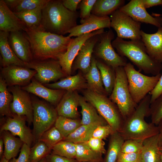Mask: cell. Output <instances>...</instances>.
I'll list each match as a JSON object with an SVG mask.
<instances>
[{
	"mask_svg": "<svg viewBox=\"0 0 162 162\" xmlns=\"http://www.w3.org/2000/svg\"><path fill=\"white\" fill-rule=\"evenodd\" d=\"M78 13L65 8L62 0H49L42 10L41 26L45 31L60 35L77 25Z\"/></svg>",
	"mask_w": 162,
	"mask_h": 162,
	"instance_id": "cell-3",
	"label": "cell"
},
{
	"mask_svg": "<svg viewBox=\"0 0 162 162\" xmlns=\"http://www.w3.org/2000/svg\"><path fill=\"white\" fill-rule=\"evenodd\" d=\"M160 155H161V162H162V151H160Z\"/></svg>",
	"mask_w": 162,
	"mask_h": 162,
	"instance_id": "cell-57",
	"label": "cell"
},
{
	"mask_svg": "<svg viewBox=\"0 0 162 162\" xmlns=\"http://www.w3.org/2000/svg\"><path fill=\"white\" fill-rule=\"evenodd\" d=\"M26 67L36 71L35 79L42 84L49 83L67 75L62 70L59 61L54 59L33 60L26 63Z\"/></svg>",
	"mask_w": 162,
	"mask_h": 162,
	"instance_id": "cell-10",
	"label": "cell"
},
{
	"mask_svg": "<svg viewBox=\"0 0 162 162\" xmlns=\"http://www.w3.org/2000/svg\"><path fill=\"white\" fill-rule=\"evenodd\" d=\"M151 96L147 94L138 104L134 111L124 120L118 131L124 140H134L141 142L159 134L158 126L148 123L146 117L150 116Z\"/></svg>",
	"mask_w": 162,
	"mask_h": 162,
	"instance_id": "cell-2",
	"label": "cell"
},
{
	"mask_svg": "<svg viewBox=\"0 0 162 162\" xmlns=\"http://www.w3.org/2000/svg\"><path fill=\"white\" fill-rule=\"evenodd\" d=\"M151 122L158 126L162 120V94L150 105Z\"/></svg>",
	"mask_w": 162,
	"mask_h": 162,
	"instance_id": "cell-42",
	"label": "cell"
},
{
	"mask_svg": "<svg viewBox=\"0 0 162 162\" xmlns=\"http://www.w3.org/2000/svg\"><path fill=\"white\" fill-rule=\"evenodd\" d=\"M81 24L77 25L69 32L70 37H78L104 28H110L111 20L108 16L100 17L93 14L87 18L80 20Z\"/></svg>",
	"mask_w": 162,
	"mask_h": 162,
	"instance_id": "cell-17",
	"label": "cell"
},
{
	"mask_svg": "<svg viewBox=\"0 0 162 162\" xmlns=\"http://www.w3.org/2000/svg\"><path fill=\"white\" fill-rule=\"evenodd\" d=\"M81 125L79 120L58 116L54 126L60 131L64 139Z\"/></svg>",
	"mask_w": 162,
	"mask_h": 162,
	"instance_id": "cell-38",
	"label": "cell"
},
{
	"mask_svg": "<svg viewBox=\"0 0 162 162\" xmlns=\"http://www.w3.org/2000/svg\"><path fill=\"white\" fill-rule=\"evenodd\" d=\"M159 129V146L160 147L162 146V120L158 125Z\"/></svg>",
	"mask_w": 162,
	"mask_h": 162,
	"instance_id": "cell-53",
	"label": "cell"
},
{
	"mask_svg": "<svg viewBox=\"0 0 162 162\" xmlns=\"http://www.w3.org/2000/svg\"><path fill=\"white\" fill-rule=\"evenodd\" d=\"M4 143L3 139L1 137L0 139V157L1 158L3 155L4 151H3Z\"/></svg>",
	"mask_w": 162,
	"mask_h": 162,
	"instance_id": "cell-54",
	"label": "cell"
},
{
	"mask_svg": "<svg viewBox=\"0 0 162 162\" xmlns=\"http://www.w3.org/2000/svg\"><path fill=\"white\" fill-rule=\"evenodd\" d=\"M33 109V134L36 143L43 134L54 124L58 115L56 109L37 98L32 99Z\"/></svg>",
	"mask_w": 162,
	"mask_h": 162,
	"instance_id": "cell-8",
	"label": "cell"
},
{
	"mask_svg": "<svg viewBox=\"0 0 162 162\" xmlns=\"http://www.w3.org/2000/svg\"><path fill=\"white\" fill-rule=\"evenodd\" d=\"M27 27L7 5L0 0V31L10 32L24 31Z\"/></svg>",
	"mask_w": 162,
	"mask_h": 162,
	"instance_id": "cell-22",
	"label": "cell"
},
{
	"mask_svg": "<svg viewBox=\"0 0 162 162\" xmlns=\"http://www.w3.org/2000/svg\"><path fill=\"white\" fill-rule=\"evenodd\" d=\"M7 117L1 127L0 133L9 131L13 135L19 136L24 143L31 147L34 138L31 130L26 125V117L13 114L12 117Z\"/></svg>",
	"mask_w": 162,
	"mask_h": 162,
	"instance_id": "cell-14",
	"label": "cell"
},
{
	"mask_svg": "<svg viewBox=\"0 0 162 162\" xmlns=\"http://www.w3.org/2000/svg\"><path fill=\"white\" fill-rule=\"evenodd\" d=\"M124 68L131 96L134 102L138 104L154 88L161 73L152 76L146 75L136 70L130 62L127 63Z\"/></svg>",
	"mask_w": 162,
	"mask_h": 162,
	"instance_id": "cell-7",
	"label": "cell"
},
{
	"mask_svg": "<svg viewBox=\"0 0 162 162\" xmlns=\"http://www.w3.org/2000/svg\"><path fill=\"white\" fill-rule=\"evenodd\" d=\"M80 97L76 91H67L56 108L58 116L74 119L77 118Z\"/></svg>",
	"mask_w": 162,
	"mask_h": 162,
	"instance_id": "cell-21",
	"label": "cell"
},
{
	"mask_svg": "<svg viewBox=\"0 0 162 162\" xmlns=\"http://www.w3.org/2000/svg\"><path fill=\"white\" fill-rule=\"evenodd\" d=\"M143 142L134 140H124L122 146L121 152L123 153H130L141 151Z\"/></svg>",
	"mask_w": 162,
	"mask_h": 162,
	"instance_id": "cell-43",
	"label": "cell"
},
{
	"mask_svg": "<svg viewBox=\"0 0 162 162\" xmlns=\"http://www.w3.org/2000/svg\"><path fill=\"white\" fill-rule=\"evenodd\" d=\"M30 147L26 144L23 143L18 158H12L8 162H30Z\"/></svg>",
	"mask_w": 162,
	"mask_h": 162,
	"instance_id": "cell-48",
	"label": "cell"
},
{
	"mask_svg": "<svg viewBox=\"0 0 162 162\" xmlns=\"http://www.w3.org/2000/svg\"><path fill=\"white\" fill-rule=\"evenodd\" d=\"M51 149L43 141L39 140L31 148L30 162H38L51 153Z\"/></svg>",
	"mask_w": 162,
	"mask_h": 162,
	"instance_id": "cell-40",
	"label": "cell"
},
{
	"mask_svg": "<svg viewBox=\"0 0 162 162\" xmlns=\"http://www.w3.org/2000/svg\"><path fill=\"white\" fill-rule=\"evenodd\" d=\"M88 89L98 93L107 96L102 79L100 72L97 67L96 60L92 57L91 68L89 71L85 74Z\"/></svg>",
	"mask_w": 162,
	"mask_h": 162,
	"instance_id": "cell-28",
	"label": "cell"
},
{
	"mask_svg": "<svg viewBox=\"0 0 162 162\" xmlns=\"http://www.w3.org/2000/svg\"><path fill=\"white\" fill-rule=\"evenodd\" d=\"M141 35L149 55L162 64V26L153 34H148L141 30Z\"/></svg>",
	"mask_w": 162,
	"mask_h": 162,
	"instance_id": "cell-23",
	"label": "cell"
},
{
	"mask_svg": "<svg viewBox=\"0 0 162 162\" xmlns=\"http://www.w3.org/2000/svg\"><path fill=\"white\" fill-rule=\"evenodd\" d=\"M63 140L60 131L54 126L45 132L39 140L44 142L52 150L55 145Z\"/></svg>",
	"mask_w": 162,
	"mask_h": 162,
	"instance_id": "cell-41",
	"label": "cell"
},
{
	"mask_svg": "<svg viewBox=\"0 0 162 162\" xmlns=\"http://www.w3.org/2000/svg\"><path fill=\"white\" fill-rule=\"evenodd\" d=\"M162 94V72L160 79L153 89L149 93L151 96L150 104Z\"/></svg>",
	"mask_w": 162,
	"mask_h": 162,
	"instance_id": "cell-50",
	"label": "cell"
},
{
	"mask_svg": "<svg viewBox=\"0 0 162 162\" xmlns=\"http://www.w3.org/2000/svg\"><path fill=\"white\" fill-rule=\"evenodd\" d=\"M80 105L81 108V113L82 118L80 120L81 125H90L98 123L101 125L108 124L106 120L99 115L95 108L87 102L83 97L80 96Z\"/></svg>",
	"mask_w": 162,
	"mask_h": 162,
	"instance_id": "cell-27",
	"label": "cell"
},
{
	"mask_svg": "<svg viewBox=\"0 0 162 162\" xmlns=\"http://www.w3.org/2000/svg\"><path fill=\"white\" fill-rule=\"evenodd\" d=\"M124 0H97L95 3L91 14L103 17L108 16L123 6Z\"/></svg>",
	"mask_w": 162,
	"mask_h": 162,
	"instance_id": "cell-31",
	"label": "cell"
},
{
	"mask_svg": "<svg viewBox=\"0 0 162 162\" xmlns=\"http://www.w3.org/2000/svg\"><path fill=\"white\" fill-rule=\"evenodd\" d=\"M44 86L52 89L66 90L67 91L88 89L86 80L80 73L75 75L62 79L59 81L46 84Z\"/></svg>",
	"mask_w": 162,
	"mask_h": 162,
	"instance_id": "cell-25",
	"label": "cell"
},
{
	"mask_svg": "<svg viewBox=\"0 0 162 162\" xmlns=\"http://www.w3.org/2000/svg\"><path fill=\"white\" fill-rule=\"evenodd\" d=\"M115 69L116 80L109 98L116 105L124 120L134 111L138 104L134 102L131 96L124 67H118Z\"/></svg>",
	"mask_w": 162,
	"mask_h": 162,
	"instance_id": "cell-6",
	"label": "cell"
},
{
	"mask_svg": "<svg viewBox=\"0 0 162 162\" xmlns=\"http://www.w3.org/2000/svg\"><path fill=\"white\" fill-rule=\"evenodd\" d=\"M101 125L98 123L87 125H81L63 140L75 143L86 142L92 137L93 132L96 128Z\"/></svg>",
	"mask_w": 162,
	"mask_h": 162,
	"instance_id": "cell-36",
	"label": "cell"
},
{
	"mask_svg": "<svg viewBox=\"0 0 162 162\" xmlns=\"http://www.w3.org/2000/svg\"><path fill=\"white\" fill-rule=\"evenodd\" d=\"M9 160H8L5 158L3 155L2 157L1 158V160H0V162H8Z\"/></svg>",
	"mask_w": 162,
	"mask_h": 162,
	"instance_id": "cell-55",
	"label": "cell"
},
{
	"mask_svg": "<svg viewBox=\"0 0 162 162\" xmlns=\"http://www.w3.org/2000/svg\"><path fill=\"white\" fill-rule=\"evenodd\" d=\"M33 79L31 82L21 87L28 93L39 96L53 105L57 104L65 93L64 90L49 88Z\"/></svg>",
	"mask_w": 162,
	"mask_h": 162,
	"instance_id": "cell-20",
	"label": "cell"
},
{
	"mask_svg": "<svg viewBox=\"0 0 162 162\" xmlns=\"http://www.w3.org/2000/svg\"><path fill=\"white\" fill-rule=\"evenodd\" d=\"M111 27L116 31L117 37L131 40L141 39V22L136 21L119 9L110 17Z\"/></svg>",
	"mask_w": 162,
	"mask_h": 162,
	"instance_id": "cell-9",
	"label": "cell"
},
{
	"mask_svg": "<svg viewBox=\"0 0 162 162\" xmlns=\"http://www.w3.org/2000/svg\"><path fill=\"white\" fill-rule=\"evenodd\" d=\"M92 162V161H88V162Z\"/></svg>",
	"mask_w": 162,
	"mask_h": 162,
	"instance_id": "cell-59",
	"label": "cell"
},
{
	"mask_svg": "<svg viewBox=\"0 0 162 162\" xmlns=\"http://www.w3.org/2000/svg\"><path fill=\"white\" fill-rule=\"evenodd\" d=\"M114 131L109 124L98 126L94 130L92 137L103 140L111 135Z\"/></svg>",
	"mask_w": 162,
	"mask_h": 162,
	"instance_id": "cell-44",
	"label": "cell"
},
{
	"mask_svg": "<svg viewBox=\"0 0 162 162\" xmlns=\"http://www.w3.org/2000/svg\"><path fill=\"white\" fill-rule=\"evenodd\" d=\"M141 152L130 153H123L120 152L118 156L117 161L142 162Z\"/></svg>",
	"mask_w": 162,
	"mask_h": 162,
	"instance_id": "cell-46",
	"label": "cell"
},
{
	"mask_svg": "<svg viewBox=\"0 0 162 162\" xmlns=\"http://www.w3.org/2000/svg\"><path fill=\"white\" fill-rule=\"evenodd\" d=\"M43 7H39L30 10L14 13L27 28L32 30L42 28L41 22L42 10Z\"/></svg>",
	"mask_w": 162,
	"mask_h": 162,
	"instance_id": "cell-29",
	"label": "cell"
},
{
	"mask_svg": "<svg viewBox=\"0 0 162 162\" xmlns=\"http://www.w3.org/2000/svg\"><path fill=\"white\" fill-rule=\"evenodd\" d=\"M146 9L141 0H131L119 9L136 21L149 24L158 28L162 26V18L152 16Z\"/></svg>",
	"mask_w": 162,
	"mask_h": 162,
	"instance_id": "cell-15",
	"label": "cell"
},
{
	"mask_svg": "<svg viewBox=\"0 0 162 162\" xmlns=\"http://www.w3.org/2000/svg\"><path fill=\"white\" fill-rule=\"evenodd\" d=\"M23 32L30 45L33 60H58L65 53L73 38L52 33L43 28H26Z\"/></svg>",
	"mask_w": 162,
	"mask_h": 162,
	"instance_id": "cell-1",
	"label": "cell"
},
{
	"mask_svg": "<svg viewBox=\"0 0 162 162\" xmlns=\"http://www.w3.org/2000/svg\"><path fill=\"white\" fill-rule=\"evenodd\" d=\"M159 150L160 151H162V146L159 147Z\"/></svg>",
	"mask_w": 162,
	"mask_h": 162,
	"instance_id": "cell-58",
	"label": "cell"
},
{
	"mask_svg": "<svg viewBox=\"0 0 162 162\" xmlns=\"http://www.w3.org/2000/svg\"><path fill=\"white\" fill-rule=\"evenodd\" d=\"M86 142L93 151L102 154L106 153L104 147L105 143L103 140L92 137Z\"/></svg>",
	"mask_w": 162,
	"mask_h": 162,
	"instance_id": "cell-47",
	"label": "cell"
},
{
	"mask_svg": "<svg viewBox=\"0 0 162 162\" xmlns=\"http://www.w3.org/2000/svg\"><path fill=\"white\" fill-rule=\"evenodd\" d=\"M96 64L101 75L103 83L107 95L112 91L116 80L115 69L103 62L96 60Z\"/></svg>",
	"mask_w": 162,
	"mask_h": 162,
	"instance_id": "cell-32",
	"label": "cell"
},
{
	"mask_svg": "<svg viewBox=\"0 0 162 162\" xmlns=\"http://www.w3.org/2000/svg\"><path fill=\"white\" fill-rule=\"evenodd\" d=\"M75 159L78 162H103L102 154L91 149L86 142L76 143Z\"/></svg>",
	"mask_w": 162,
	"mask_h": 162,
	"instance_id": "cell-33",
	"label": "cell"
},
{
	"mask_svg": "<svg viewBox=\"0 0 162 162\" xmlns=\"http://www.w3.org/2000/svg\"><path fill=\"white\" fill-rule=\"evenodd\" d=\"M83 93L85 99L95 108L113 131H119L124 120L116 105L107 96L89 89H86Z\"/></svg>",
	"mask_w": 162,
	"mask_h": 162,
	"instance_id": "cell-5",
	"label": "cell"
},
{
	"mask_svg": "<svg viewBox=\"0 0 162 162\" xmlns=\"http://www.w3.org/2000/svg\"><path fill=\"white\" fill-rule=\"evenodd\" d=\"M81 0H62V4L64 6L72 12H76L78 4Z\"/></svg>",
	"mask_w": 162,
	"mask_h": 162,
	"instance_id": "cell-51",
	"label": "cell"
},
{
	"mask_svg": "<svg viewBox=\"0 0 162 162\" xmlns=\"http://www.w3.org/2000/svg\"><path fill=\"white\" fill-rule=\"evenodd\" d=\"M1 133L4 147L3 155L9 160L17 155L24 143L20 138L16 137L9 131H3Z\"/></svg>",
	"mask_w": 162,
	"mask_h": 162,
	"instance_id": "cell-30",
	"label": "cell"
},
{
	"mask_svg": "<svg viewBox=\"0 0 162 162\" xmlns=\"http://www.w3.org/2000/svg\"><path fill=\"white\" fill-rule=\"evenodd\" d=\"M36 71L26 67L11 65L2 67L1 75L8 86L24 85L28 83Z\"/></svg>",
	"mask_w": 162,
	"mask_h": 162,
	"instance_id": "cell-16",
	"label": "cell"
},
{
	"mask_svg": "<svg viewBox=\"0 0 162 162\" xmlns=\"http://www.w3.org/2000/svg\"><path fill=\"white\" fill-rule=\"evenodd\" d=\"M9 33L0 31L1 64L2 67L11 65L26 67V63L16 56L10 45L8 40Z\"/></svg>",
	"mask_w": 162,
	"mask_h": 162,
	"instance_id": "cell-24",
	"label": "cell"
},
{
	"mask_svg": "<svg viewBox=\"0 0 162 162\" xmlns=\"http://www.w3.org/2000/svg\"><path fill=\"white\" fill-rule=\"evenodd\" d=\"M100 34L91 37L84 43L73 63L74 70L79 69L85 74L89 71L91 68L92 54L95 45L99 39Z\"/></svg>",
	"mask_w": 162,
	"mask_h": 162,
	"instance_id": "cell-19",
	"label": "cell"
},
{
	"mask_svg": "<svg viewBox=\"0 0 162 162\" xmlns=\"http://www.w3.org/2000/svg\"><path fill=\"white\" fill-rule=\"evenodd\" d=\"M38 162H46V158L43 159Z\"/></svg>",
	"mask_w": 162,
	"mask_h": 162,
	"instance_id": "cell-56",
	"label": "cell"
},
{
	"mask_svg": "<svg viewBox=\"0 0 162 162\" xmlns=\"http://www.w3.org/2000/svg\"><path fill=\"white\" fill-rule=\"evenodd\" d=\"M13 12L30 10L44 6L49 0H3Z\"/></svg>",
	"mask_w": 162,
	"mask_h": 162,
	"instance_id": "cell-35",
	"label": "cell"
},
{
	"mask_svg": "<svg viewBox=\"0 0 162 162\" xmlns=\"http://www.w3.org/2000/svg\"><path fill=\"white\" fill-rule=\"evenodd\" d=\"M76 145L74 142L62 140L55 145L52 153L70 159H75Z\"/></svg>",
	"mask_w": 162,
	"mask_h": 162,
	"instance_id": "cell-39",
	"label": "cell"
},
{
	"mask_svg": "<svg viewBox=\"0 0 162 162\" xmlns=\"http://www.w3.org/2000/svg\"><path fill=\"white\" fill-rule=\"evenodd\" d=\"M104 32V29H102L73 38L66 51L58 58L62 70L67 75L69 76L71 74L74 61L84 43L91 37Z\"/></svg>",
	"mask_w": 162,
	"mask_h": 162,
	"instance_id": "cell-13",
	"label": "cell"
},
{
	"mask_svg": "<svg viewBox=\"0 0 162 162\" xmlns=\"http://www.w3.org/2000/svg\"><path fill=\"white\" fill-rule=\"evenodd\" d=\"M116 162H118L117 161Z\"/></svg>",
	"mask_w": 162,
	"mask_h": 162,
	"instance_id": "cell-60",
	"label": "cell"
},
{
	"mask_svg": "<svg viewBox=\"0 0 162 162\" xmlns=\"http://www.w3.org/2000/svg\"><path fill=\"white\" fill-rule=\"evenodd\" d=\"M114 37V34L111 29L100 34V42L96 47L95 52L103 62L115 69L118 67H124L127 62L125 58L114 50L111 42Z\"/></svg>",
	"mask_w": 162,
	"mask_h": 162,
	"instance_id": "cell-11",
	"label": "cell"
},
{
	"mask_svg": "<svg viewBox=\"0 0 162 162\" xmlns=\"http://www.w3.org/2000/svg\"><path fill=\"white\" fill-rule=\"evenodd\" d=\"M5 81L0 76V114L1 116L13 117V114L10 109L13 96L9 91Z\"/></svg>",
	"mask_w": 162,
	"mask_h": 162,
	"instance_id": "cell-37",
	"label": "cell"
},
{
	"mask_svg": "<svg viewBox=\"0 0 162 162\" xmlns=\"http://www.w3.org/2000/svg\"><path fill=\"white\" fill-rule=\"evenodd\" d=\"M96 0H82L80 2V17L83 20L89 17Z\"/></svg>",
	"mask_w": 162,
	"mask_h": 162,
	"instance_id": "cell-45",
	"label": "cell"
},
{
	"mask_svg": "<svg viewBox=\"0 0 162 162\" xmlns=\"http://www.w3.org/2000/svg\"><path fill=\"white\" fill-rule=\"evenodd\" d=\"M8 89L13 96L10 109L13 114L26 117L29 124L33 122V109L32 99L28 92L20 86H9Z\"/></svg>",
	"mask_w": 162,
	"mask_h": 162,
	"instance_id": "cell-12",
	"label": "cell"
},
{
	"mask_svg": "<svg viewBox=\"0 0 162 162\" xmlns=\"http://www.w3.org/2000/svg\"><path fill=\"white\" fill-rule=\"evenodd\" d=\"M145 7L146 8L154 6L161 5L162 0H141Z\"/></svg>",
	"mask_w": 162,
	"mask_h": 162,
	"instance_id": "cell-52",
	"label": "cell"
},
{
	"mask_svg": "<svg viewBox=\"0 0 162 162\" xmlns=\"http://www.w3.org/2000/svg\"><path fill=\"white\" fill-rule=\"evenodd\" d=\"M8 40L14 52L20 59L25 63L33 60L30 43L23 32H9Z\"/></svg>",
	"mask_w": 162,
	"mask_h": 162,
	"instance_id": "cell-18",
	"label": "cell"
},
{
	"mask_svg": "<svg viewBox=\"0 0 162 162\" xmlns=\"http://www.w3.org/2000/svg\"><path fill=\"white\" fill-rule=\"evenodd\" d=\"M46 162H78L75 159H70L52 153L46 157Z\"/></svg>",
	"mask_w": 162,
	"mask_h": 162,
	"instance_id": "cell-49",
	"label": "cell"
},
{
	"mask_svg": "<svg viewBox=\"0 0 162 162\" xmlns=\"http://www.w3.org/2000/svg\"><path fill=\"white\" fill-rule=\"evenodd\" d=\"M159 136L158 134L143 141L141 152L142 162H161Z\"/></svg>",
	"mask_w": 162,
	"mask_h": 162,
	"instance_id": "cell-26",
	"label": "cell"
},
{
	"mask_svg": "<svg viewBox=\"0 0 162 162\" xmlns=\"http://www.w3.org/2000/svg\"><path fill=\"white\" fill-rule=\"evenodd\" d=\"M124 140L118 131L110 135L108 149L104 162H116Z\"/></svg>",
	"mask_w": 162,
	"mask_h": 162,
	"instance_id": "cell-34",
	"label": "cell"
},
{
	"mask_svg": "<svg viewBox=\"0 0 162 162\" xmlns=\"http://www.w3.org/2000/svg\"><path fill=\"white\" fill-rule=\"evenodd\" d=\"M119 55L127 58L139 69L140 72L158 74L162 70V64L155 60L147 52L141 39L126 41L117 37L112 42Z\"/></svg>",
	"mask_w": 162,
	"mask_h": 162,
	"instance_id": "cell-4",
	"label": "cell"
}]
</instances>
